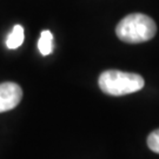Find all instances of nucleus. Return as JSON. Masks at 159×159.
I'll return each instance as SVG.
<instances>
[{
    "label": "nucleus",
    "mask_w": 159,
    "mask_h": 159,
    "mask_svg": "<svg viewBox=\"0 0 159 159\" xmlns=\"http://www.w3.org/2000/svg\"><path fill=\"white\" fill-rule=\"evenodd\" d=\"M157 33V25L152 18L143 13H132L123 18L116 27V34L127 44L145 43Z\"/></svg>",
    "instance_id": "obj_1"
},
{
    "label": "nucleus",
    "mask_w": 159,
    "mask_h": 159,
    "mask_svg": "<svg viewBox=\"0 0 159 159\" xmlns=\"http://www.w3.org/2000/svg\"><path fill=\"white\" fill-rule=\"evenodd\" d=\"M98 84L104 93L120 97L140 91L145 85V81L142 75L137 73L108 70L99 75Z\"/></svg>",
    "instance_id": "obj_2"
},
{
    "label": "nucleus",
    "mask_w": 159,
    "mask_h": 159,
    "mask_svg": "<svg viewBox=\"0 0 159 159\" xmlns=\"http://www.w3.org/2000/svg\"><path fill=\"white\" fill-rule=\"evenodd\" d=\"M23 90L16 83H2L0 84V113L13 110L21 102Z\"/></svg>",
    "instance_id": "obj_3"
},
{
    "label": "nucleus",
    "mask_w": 159,
    "mask_h": 159,
    "mask_svg": "<svg viewBox=\"0 0 159 159\" xmlns=\"http://www.w3.org/2000/svg\"><path fill=\"white\" fill-rule=\"evenodd\" d=\"M24 39H25V33H24V27L21 25H16L12 32L7 35L6 39V46L10 50H16L19 46L23 45Z\"/></svg>",
    "instance_id": "obj_4"
},
{
    "label": "nucleus",
    "mask_w": 159,
    "mask_h": 159,
    "mask_svg": "<svg viewBox=\"0 0 159 159\" xmlns=\"http://www.w3.org/2000/svg\"><path fill=\"white\" fill-rule=\"evenodd\" d=\"M38 48L43 56H48L53 51V34L50 31H43L38 41Z\"/></svg>",
    "instance_id": "obj_5"
},
{
    "label": "nucleus",
    "mask_w": 159,
    "mask_h": 159,
    "mask_svg": "<svg viewBox=\"0 0 159 159\" xmlns=\"http://www.w3.org/2000/svg\"><path fill=\"white\" fill-rule=\"evenodd\" d=\"M148 146L151 151L159 154V129L150 133L148 137Z\"/></svg>",
    "instance_id": "obj_6"
}]
</instances>
